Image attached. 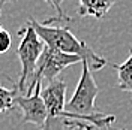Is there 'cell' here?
Wrapping results in <instances>:
<instances>
[{
  "instance_id": "6da1fadb",
  "label": "cell",
  "mask_w": 132,
  "mask_h": 130,
  "mask_svg": "<svg viewBox=\"0 0 132 130\" xmlns=\"http://www.w3.org/2000/svg\"><path fill=\"white\" fill-rule=\"evenodd\" d=\"M27 23L33 27V30L36 32L39 39L45 45L53 47L65 54H72V55L81 57L82 60L87 61L90 70H101L102 67L107 66L105 58L95 54L87 47V43L77 39L75 34L66 25H62V23H72V21H62L56 16H51L48 20H45L44 23H38L33 18H30Z\"/></svg>"
},
{
  "instance_id": "7a4b0ae2",
  "label": "cell",
  "mask_w": 132,
  "mask_h": 130,
  "mask_svg": "<svg viewBox=\"0 0 132 130\" xmlns=\"http://www.w3.org/2000/svg\"><path fill=\"white\" fill-rule=\"evenodd\" d=\"M18 36L21 38V41L16 49V54L21 63V75L18 78L15 88L18 90L20 94H26L45 43L39 39V36L36 34V32L29 23L18 30Z\"/></svg>"
},
{
  "instance_id": "3957f363",
  "label": "cell",
  "mask_w": 132,
  "mask_h": 130,
  "mask_svg": "<svg viewBox=\"0 0 132 130\" xmlns=\"http://www.w3.org/2000/svg\"><path fill=\"white\" fill-rule=\"evenodd\" d=\"M80 61H82V58L78 57V55L65 54V52L53 48V47L45 45L41 57L38 60V64H36V69H35V75H33L32 81H30V85L26 91V96L32 94L36 85H42L44 79H48L50 82L54 81L60 75V72L65 70L68 66L77 64Z\"/></svg>"
},
{
  "instance_id": "277c9868",
  "label": "cell",
  "mask_w": 132,
  "mask_h": 130,
  "mask_svg": "<svg viewBox=\"0 0 132 130\" xmlns=\"http://www.w3.org/2000/svg\"><path fill=\"white\" fill-rule=\"evenodd\" d=\"M81 63L82 72L80 76V81H78V85L74 91V96L65 106V109L77 115H93L98 112L96 106H95V100L99 94V87L92 75V70L87 61L82 60Z\"/></svg>"
},
{
  "instance_id": "5b68a950",
  "label": "cell",
  "mask_w": 132,
  "mask_h": 130,
  "mask_svg": "<svg viewBox=\"0 0 132 130\" xmlns=\"http://www.w3.org/2000/svg\"><path fill=\"white\" fill-rule=\"evenodd\" d=\"M42 100L47 108V118L41 129L42 130H65L60 123V115L65 111L66 100V82L56 78L50 82L48 87L41 90Z\"/></svg>"
},
{
  "instance_id": "8992f818",
  "label": "cell",
  "mask_w": 132,
  "mask_h": 130,
  "mask_svg": "<svg viewBox=\"0 0 132 130\" xmlns=\"http://www.w3.org/2000/svg\"><path fill=\"white\" fill-rule=\"evenodd\" d=\"M42 85H36L32 94L26 96L16 93L14 99V108H18L23 114V123H30L42 127L47 118V108L41 96Z\"/></svg>"
},
{
  "instance_id": "52a82bcc",
  "label": "cell",
  "mask_w": 132,
  "mask_h": 130,
  "mask_svg": "<svg viewBox=\"0 0 132 130\" xmlns=\"http://www.w3.org/2000/svg\"><path fill=\"white\" fill-rule=\"evenodd\" d=\"M78 2H80L78 15L95 16V18L105 16L111 6L116 3V0H78Z\"/></svg>"
},
{
  "instance_id": "ba28073f",
  "label": "cell",
  "mask_w": 132,
  "mask_h": 130,
  "mask_svg": "<svg viewBox=\"0 0 132 130\" xmlns=\"http://www.w3.org/2000/svg\"><path fill=\"white\" fill-rule=\"evenodd\" d=\"M119 78V88L122 91H129L132 94V49L129 57L125 60L122 64H114Z\"/></svg>"
},
{
  "instance_id": "9c48e42d",
  "label": "cell",
  "mask_w": 132,
  "mask_h": 130,
  "mask_svg": "<svg viewBox=\"0 0 132 130\" xmlns=\"http://www.w3.org/2000/svg\"><path fill=\"white\" fill-rule=\"evenodd\" d=\"M16 93H18V90L15 87L9 90L0 85V114L14 109V99H15Z\"/></svg>"
},
{
  "instance_id": "30bf717a",
  "label": "cell",
  "mask_w": 132,
  "mask_h": 130,
  "mask_svg": "<svg viewBox=\"0 0 132 130\" xmlns=\"http://www.w3.org/2000/svg\"><path fill=\"white\" fill-rule=\"evenodd\" d=\"M44 2H47L50 6L56 11V16H57L59 20H63V21H72V18L66 15V12L62 9V3H63L65 0H44Z\"/></svg>"
},
{
  "instance_id": "8fae6325",
  "label": "cell",
  "mask_w": 132,
  "mask_h": 130,
  "mask_svg": "<svg viewBox=\"0 0 132 130\" xmlns=\"http://www.w3.org/2000/svg\"><path fill=\"white\" fill-rule=\"evenodd\" d=\"M11 43H12V38H11V34L9 32L6 30H0V54H3V52H6L9 48H11Z\"/></svg>"
},
{
  "instance_id": "7c38bea8",
  "label": "cell",
  "mask_w": 132,
  "mask_h": 130,
  "mask_svg": "<svg viewBox=\"0 0 132 130\" xmlns=\"http://www.w3.org/2000/svg\"><path fill=\"white\" fill-rule=\"evenodd\" d=\"M11 0H0V8L3 6V5H6V3H9Z\"/></svg>"
},
{
  "instance_id": "4fadbf2b",
  "label": "cell",
  "mask_w": 132,
  "mask_h": 130,
  "mask_svg": "<svg viewBox=\"0 0 132 130\" xmlns=\"http://www.w3.org/2000/svg\"><path fill=\"white\" fill-rule=\"evenodd\" d=\"M104 130H125V129H111V127H107V129H104Z\"/></svg>"
},
{
  "instance_id": "5bb4252c",
  "label": "cell",
  "mask_w": 132,
  "mask_h": 130,
  "mask_svg": "<svg viewBox=\"0 0 132 130\" xmlns=\"http://www.w3.org/2000/svg\"><path fill=\"white\" fill-rule=\"evenodd\" d=\"M0 30H2V27H0Z\"/></svg>"
},
{
  "instance_id": "9a60e30c",
  "label": "cell",
  "mask_w": 132,
  "mask_h": 130,
  "mask_svg": "<svg viewBox=\"0 0 132 130\" xmlns=\"http://www.w3.org/2000/svg\"><path fill=\"white\" fill-rule=\"evenodd\" d=\"M0 14H2V11H0Z\"/></svg>"
}]
</instances>
